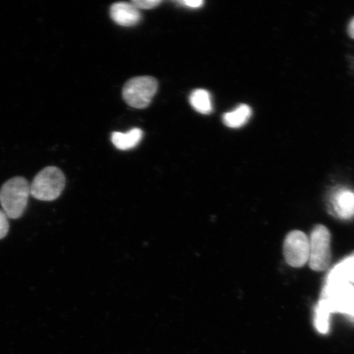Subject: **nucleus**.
I'll use <instances>...</instances> for the list:
<instances>
[{"instance_id": "9b49d317", "label": "nucleus", "mask_w": 354, "mask_h": 354, "mask_svg": "<svg viewBox=\"0 0 354 354\" xmlns=\"http://www.w3.org/2000/svg\"><path fill=\"white\" fill-rule=\"evenodd\" d=\"M252 109L249 105L241 104L236 109L224 114L223 122L230 128H240L250 120Z\"/></svg>"}, {"instance_id": "4468645a", "label": "nucleus", "mask_w": 354, "mask_h": 354, "mask_svg": "<svg viewBox=\"0 0 354 354\" xmlns=\"http://www.w3.org/2000/svg\"><path fill=\"white\" fill-rule=\"evenodd\" d=\"M162 3L161 0H134L131 3L138 10H151Z\"/></svg>"}, {"instance_id": "423d86ee", "label": "nucleus", "mask_w": 354, "mask_h": 354, "mask_svg": "<svg viewBox=\"0 0 354 354\" xmlns=\"http://www.w3.org/2000/svg\"><path fill=\"white\" fill-rule=\"evenodd\" d=\"M283 254L287 264L299 268L308 263L309 240L307 234L301 231H292L285 238Z\"/></svg>"}, {"instance_id": "ddd939ff", "label": "nucleus", "mask_w": 354, "mask_h": 354, "mask_svg": "<svg viewBox=\"0 0 354 354\" xmlns=\"http://www.w3.org/2000/svg\"><path fill=\"white\" fill-rule=\"evenodd\" d=\"M330 311L324 300L321 299L315 311L316 329L321 334H327L330 330Z\"/></svg>"}, {"instance_id": "f03ea898", "label": "nucleus", "mask_w": 354, "mask_h": 354, "mask_svg": "<svg viewBox=\"0 0 354 354\" xmlns=\"http://www.w3.org/2000/svg\"><path fill=\"white\" fill-rule=\"evenodd\" d=\"M65 185L63 171L56 167H47L35 176L30 185V196L41 201H54L61 196Z\"/></svg>"}, {"instance_id": "6e6552de", "label": "nucleus", "mask_w": 354, "mask_h": 354, "mask_svg": "<svg viewBox=\"0 0 354 354\" xmlns=\"http://www.w3.org/2000/svg\"><path fill=\"white\" fill-rule=\"evenodd\" d=\"M328 276V280L326 282L328 284H335V283L354 284V251L340 261L331 270Z\"/></svg>"}, {"instance_id": "9d476101", "label": "nucleus", "mask_w": 354, "mask_h": 354, "mask_svg": "<svg viewBox=\"0 0 354 354\" xmlns=\"http://www.w3.org/2000/svg\"><path fill=\"white\" fill-rule=\"evenodd\" d=\"M335 209L339 218H351L354 216V192L342 189L335 196Z\"/></svg>"}, {"instance_id": "f257e3e1", "label": "nucleus", "mask_w": 354, "mask_h": 354, "mask_svg": "<svg viewBox=\"0 0 354 354\" xmlns=\"http://www.w3.org/2000/svg\"><path fill=\"white\" fill-rule=\"evenodd\" d=\"M30 196V184L24 177H13L4 183L0 189V205L8 218H20L28 207Z\"/></svg>"}, {"instance_id": "dca6fc26", "label": "nucleus", "mask_w": 354, "mask_h": 354, "mask_svg": "<svg viewBox=\"0 0 354 354\" xmlns=\"http://www.w3.org/2000/svg\"><path fill=\"white\" fill-rule=\"evenodd\" d=\"M179 3L192 8H198L202 7L205 2L202 0H183V1H179Z\"/></svg>"}, {"instance_id": "f8f14e48", "label": "nucleus", "mask_w": 354, "mask_h": 354, "mask_svg": "<svg viewBox=\"0 0 354 354\" xmlns=\"http://www.w3.org/2000/svg\"><path fill=\"white\" fill-rule=\"evenodd\" d=\"M189 103L197 112L209 114L212 111L211 95L209 92L198 88L192 92L189 97Z\"/></svg>"}, {"instance_id": "2eb2a0df", "label": "nucleus", "mask_w": 354, "mask_h": 354, "mask_svg": "<svg viewBox=\"0 0 354 354\" xmlns=\"http://www.w3.org/2000/svg\"><path fill=\"white\" fill-rule=\"evenodd\" d=\"M8 230H10L8 218L3 210H0V240L7 236Z\"/></svg>"}, {"instance_id": "39448f33", "label": "nucleus", "mask_w": 354, "mask_h": 354, "mask_svg": "<svg viewBox=\"0 0 354 354\" xmlns=\"http://www.w3.org/2000/svg\"><path fill=\"white\" fill-rule=\"evenodd\" d=\"M322 299L330 313H342L354 322V286L349 283H326Z\"/></svg>"}, {"instance_id": "0eeeda50", "label": "nucleus", "mask_w": 354, "mask_h": 354, "mask_svg": "<svg viewBox=\"0 0 354 354\" xmlns=\"http://www.w3.org/2000/svg\"><path fill=\"white\" fill-rule=\"evenodd\" d=\"M110 15L113 21L122 26H134L141 19L140 12L131 3L119 2L113 4Z\"/></svg>"}, {"instance_id": "7ed1b4c3", "label": "nucleus", "mask_w": 354, "mask_h": 354, "mask_svg": "<svg viewBox=\"0 0 354 354\" xmlns=\"http://www.w3.org/2000/svg\"><path fill=\"white\" fill-rule=\"evenodd\" d=\"M308 240L310 268L315 272L325 271L331 262V236L328 228L321 224L315 225Z\"/></svg>"}, {"instance_id": "1a4fd4ad", "label": "nucleus", "mask_w": 354, "mask_h": 354, "mask_svg": "<svg viewBox=\"0 0 354 354\" xmlns=\"http://www.w3.org/2000/svg\"><path fill=\"white\" fill-rule=\"evenodd\" d=\"M143 138V131L135 128L127 133L114 132L112 141L115 147L120 150L134 149Z\"/></svg>"}, {"instance_id": "f3484780", "label": "nucleus", "mask_w": 354, "mask_h": 354, "mask_svg": "<svg viewBox=\"0 0 354 354\" xmlns=\"http://www.w3.org/2000/svg\"><path fill=\"white\" fill-rule=\"evenodd\" d=\"M348 32L349 37L354 39V19H352L351 24L348 25Z\"/></svg>"}, {"instance_id": "20e7f679", "label": "nucleus", "mask_w": 354, "mask_h": 354, "mask_svg": "<svg viewBox=\"0 0 354 354\" xmlns=\"http://www.w3.org/2000/svg\"><path fill=\"white\" fill-rule=\"evenodd\" d=\"M158 87V82L153 77L132 78L123 87V99L132 108L139 109L147 108L151 104L153 96L156 95Z\"/></svg>"}]
</instances>
